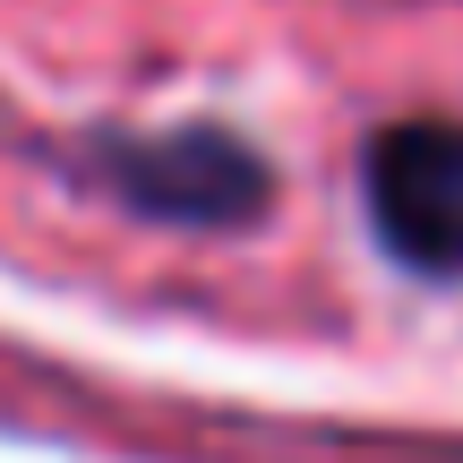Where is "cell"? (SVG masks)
<instances>
[{
    "instance_id": "7a4b0ae2",
    "label": "cell",
    "mask_w": 463,
    "mask_h": 463,
    "mask_svg": "<svg viewBox=\"0 0 463 463\" xmlns=\"http://www.w3.org/2000/svg\"><path fill=\"white\" fill-rule=\"evenodd\" d=\"M369 223L412 275H463V120H395L361 164Z\"/></svg>"
},
{
    "instance_id": "6da1fadb",
    "label": "cell",
    "mask_w": 463,
    "mask_h": 463,
    "mask_svg": "<svg viewBox=\"0 0 463 463\" xmlns=\"http://www.w3.org/2000/svg\"><path fill=\"white\" fill-rule=\"evenodd\" d=\"M86 172L112 189L129 215L155 223H249L266 206V164L241 146L232 129H129V137H95Z\"/></svg>"
}]
</instances>
